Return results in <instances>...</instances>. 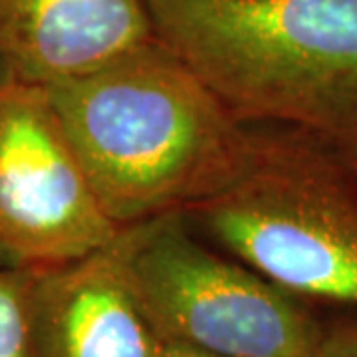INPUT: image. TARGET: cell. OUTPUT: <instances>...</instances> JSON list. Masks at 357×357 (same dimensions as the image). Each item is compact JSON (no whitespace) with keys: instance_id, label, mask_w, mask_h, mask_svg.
<instances>
[{"instance_id":"cell-1","label":"cell","mask_w":357,"mask_h":357,"mask_svg":"<svg viewBox=\"0 0 357 357\" xmlns=\"http://www.w3.org/2000/svg\"><path fill=\"white\" fill-rule=\"evenodd\" d=\"M46 89L91 191L119 229L225 191L252 149L255 128L157 36Z\"/></svg>"},{"instance_id":"cell-2","label":"cell","mask_w":357,"mask_h":357,"mask_svg":"<svg viewBox=\"0 0 357 357\" xmlns=\"http://www.w3.org/2000/svg\"><path fill=\"white\" fill-rule=\"evenodd\" d=\"M155 36L252 128L357 161V0H145Z\"/></svg>"},{"instance_id":"cell-3","label":"cell","mask_w":357,"mask_h":357,"mask_svg":"<svg viewBox=\"0 0 357 357\" xmlns=\"http://www.w3.org/2000/svg\"><path fill=\"white\" fill-rule=\"evenodd\" d=\"M185 217L310 304L357 307V161L330 143L255 128L241 175Z\"/></svg>"},{"instance_id":"cell-4","label":"cell","mask_w":357,"mask_h":357,"mask_svg":"<svg viewBox=\"0 0 357 357\" xmlns=\"http://www.w3.org/2000/svg\"><path fill=\"white\" fill-rule=\"evenodd\" d=\"M133 298L163 345L218 357H316L326 321L255 268L208 250L175 211L123 229Z\"/></svg>"},{"instance_id":"cell-5","label":"cell","mask_w":357,"mask_h":357,"mask_svg":"<svg viewBox=\"0 0 357 357\" xmlns=\"http://www.w3.org/2000/svg\"><path fill=\"white\" fill-rule=\"evenodd\" d=\"M48 89L0 77V264L50 270L112 243Z\"/></svg>"},{"instance_id":"cell-6","label":"cell","mask_w":357,"mask_h":357,"mask_svg":"<svg viewBox=\"0 0 357 357\" xmlns=\"http://www.w3.org/2000/svg\"><path fill=\"white\" fill-rule=\"evenodd\" d=\"M129 288L123 229L112 243L34 278V357H161Z\"/></svg>"},{"instance_id":"cell-7","label":"cell","mask_w":357,"mask_h":357,"mask_svg":"<svg viewBox=\"0 0 357 357\" xmlns=\"http://www.w3.org/2000/svg\"><path fill=\"white\" fill-rule=\"evenodd\" d=\"M153 38L145 0H0V77L46 88Z\"/></svg>"},{"instance_id":"cell-8","label":"cell","mask_w":357,"mask_h":357,"mask_svg":"<svg viewBox=\"0 0 357 357\" xmlns=\"http://www.w3.org/2000/svg\"><path fill=\"white\" fill-rule=\"evenodd\" d=\"M34 278L0 264V357H34Z\"/></svg>"},{"instance_id":"cell-9","label":"cell","mask_w":357,"mask_h":357,"mask_svg":"<svg viewBox=\"0 0 357 357\" xmlns=\"http://www.w3.org/2000/svg\"><path fill=\"white\" fill-rule=\"evenodd\" d=\"M316 357H357V318L326 321Z\"/></svg>"},{"instance_id":"cell-10","label":"cell","mask_w":357,"mask_h":357,"mask_svg":"<svg viewBox=\"0 0 357 357\" xmlns=\"http://www.w3.org/2000/svg\"><path fill=\"white\" fill-rule=\"evenodd\" d=\"M161 357H218V356H211V354H203V351H195V349L181 347V345H163Z\"/></svg>"}]
</instances>
